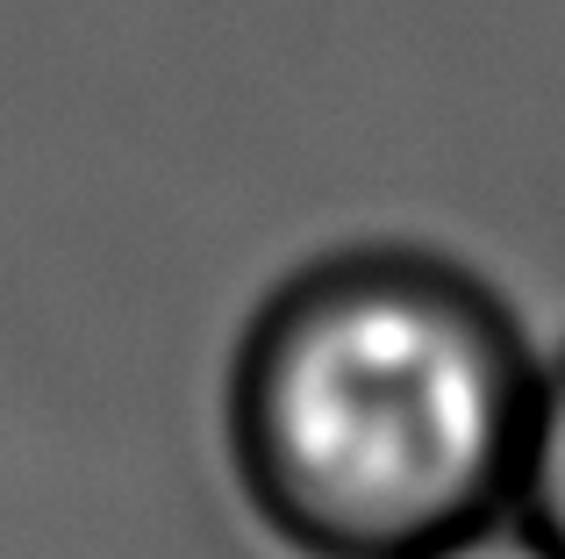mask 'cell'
Here are the masks:
<instances>
[{
    "label": "cell",
    "instance_id": "obj_1",
    "mask_svg": "<svg viewBox=\"0 0 565 559\" xmlns=\"http://www.w3.org/2000/svg\"><path fill=\"white\" fill-rule=\"evenodd\" d=\"M537 373L515 308L458 259L322 252L236 337L230 474L301 559H423L515 509Z\"/></svg>",
    "mask_w": 565,
    "mask_h": 559
},
{
    "label": "cell",
    "instance_id": "obj_2",
    "mask_svg": "<svg viewBox=\"0 0 565 559\" xmlns=\"http://www.w3.org/2000/svg\"><path fill=\"white\" fill-rule=\"evenodd\" d=\"M515 517L565 559V351L537 373V416H530V452L515 481Z\"/></svg>",
    "mask_w": 565,
    "mask_h": 559
},
{
    "label": "cell",
    "instance_id": "obj_3",
    "mask_svg": "<svg viewBox=\"0 0 565 559\" xmlns=\"http://www.w3.org/2000/svg\"><path fill=\"white\" fill-rule=\"evenodd\" d=\"M423 559H558V552L544 546V538L530 531L515 509H501V517H487V524H472V531H458V538H444V546H429Z\"/></svg>",
    "mask_w": 565,
    "mask_h": 559
}]
</instances>
